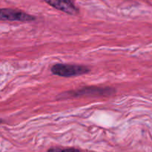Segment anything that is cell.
I'll return each mask as SVG.
<instances>
[{"mask_svg": "<svg viewBox=\"0 0 152 152\" xmlns=\"http://www.w3.org/2000/svg\"><path fill=\"white\" fill-rule=\"evenodd\" d=\"M114 90L110 87H96V86H89L84 87L77 90L68 91L60 94L58 98L65 99V98H73V97L80 96H102V95H112Z\"/></svg>", "mask_w": 152, "mask_h": 152, "instance_id": "6da1fadb", "label": "cell"}, {"mask_svg": "<svg viewBox=\"0 0 152 152\" xmlns=\"http://www.w3.org/2000/svg\"><path fill=\"white\" fill-rule=\"evenodd\" d=\"M50 71L55 75L69 77L87 74L90 72V69L86 66L56 63L51 67Z\"/></svg>", "mask_w": 152, "mask_h": 152, "instance_id": "7a4b0ae2", "label": "cell"}, {"mask_svg": "<svg viewBox=\"0 0 152 152\" xmlns=\"http://www.w3.org/2000/svg\"><path fill=\"white\" fill-rule=\"evenodd\" d=\"M36 19L32 15L19 10L11 8H0V21L31 22Z\"/></svg>", "mask_w": 152, "mask_h": 152, "instance_id": "3957f363", "label": "cell"}, {"mask_svg": "<svg viewBox=\"0 0 152 152\" xmlns=\"http://www.w3.org/2000/svg\"><path fill=\"white\" fill-rule=\"evenodd\" d=\"M45 1L54 8L68 14L74 15L78 13V9L70 0H45Z\"/></svg>", "mask_w": 152, "mask_h": 152, "instance_id": "277c9868", "label": "cell"}, {"mask_svg": "<svg viewBox=\"0 0 152 152\" xmlns=\"http://www.w3.org/2000/svg\"><path fill=\"white\" fill-rule=\"evenodd\" d=\"M47 152H81L79 149L75 148H50Z\"/></svg>", "mask_w": 152, "mask_h": 152, "instance_id": "5b68a950", "label": "cell"}, {"mask_svg": "<svg viewBox=\"0 0 152 152\" xmlns=\"http://www.w3.org/2000/svg\"><path fill=\"white\" fill-rule=\"evenodd\" d=\"M2 122H3V121H2V120H1V119H0V124L2 123Z\"/></svg>", "mask_w": 152, "mask_h": 152, "instance_id": "8992f818", "label": "cell"}]
</instances>
